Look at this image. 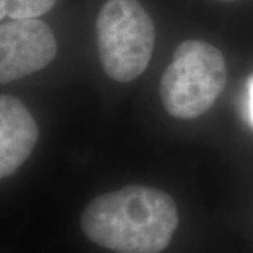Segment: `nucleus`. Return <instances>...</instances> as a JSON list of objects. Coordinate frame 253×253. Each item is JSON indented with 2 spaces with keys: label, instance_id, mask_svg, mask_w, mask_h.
<instances>
[{
  "label": "nucleus",
  "instance_id": "8",
  "mask_svg": "<svg viewBox=\"0 0 253 253\" xmlns=\"http://www.w3.org/2000/svg\"><path fill=\"white\" fill-rule=\"evenodd\" d=\"M221 1H234V0H221Z\"/></svg>",
  "mask_w": 253,
  "mask_h": 253
},
{
  "label": "nucleus",
  "instance_id": "6",
  "mask_svg": "<svg viewBox=\"0 0 253 253\" xmlns=\"http://www.w3.org/2000/svg\"><path fill=\"white\" fill-rule=\"evenodd\" d=\"M58 0H0V17L10 20L37 18L52 9Z\"/></svg>",
  "mask_w": 253,
  "mask_h": 253
},
{
  "label": "nucleus",
  "instance_id": "2",
  "mask_svg": "<svg viewBox=\"0 0 253 253\" xmlns=\"http://www.w3.org/2000/svg\"><path fill=\"white\" fill-rule=\"evenodd\" d=\"M226 79L228 69L221 51L206 41L187 40L176 48L161 78L163 107L180 120L200 117L214 106Z\"/></svg>",
  "mask_w": 253,
  "mask_h": 253
},
{
  "label": "nucleus",
  "instance_id": "5",
  "mask_svg": "<svg viewBox=\"0 0 253 253\" xmlns=\"http://www.w3.org/2000/svg\"><path fill=\"white\" fill-rule=\"evenodd\" d=\"M38 142V126L21 100L0 96V176L6 179L30 158Z\"/></svg>",
  "mask_w": 253,
  "mask_h": 253
},
{
  "label": "nucleus",
  "instance_id": "3",
  "mask_svg": "<svg viewBox=\"0 0 253 253\" xmlns=\"http://www.w3.org/2000/svg\"><path fill=\"white\" fill-rule=\"evenodd\" d=\"M96 37L101 68L113 81H135L151 62L155 26L138 0H107L97 14Z\"/></svg>",
  "mask_w": 253,
  "mask_h": 253
},
{
  "label": "nucleus",
  "instance_id": "1",
  "mask_svg": "<svg viewBox=\"0 0 253 253\" xmlns=\"http://www.w3.org/2000/svg\"><path fill=\"white\" fill-rule=\"evenodd\" d=\"M177 225L174 200L162 190L139 184L100 194L81 217L84 236L116 253H161Z\"/></svg>",
  "mask_w": 253,
  "mask_h": 253
},
{
  "label": "nucleus",
  "instance_id": "7",
  "mask_svg": "<svg viewBox=\"0 0 253 253\" xmlns=\"http://www.w3.org/2000/svg\"><path fill=\"white\" fill-rule=\"evenodd\" d=\"M249 109H251V117H252L253 123V76L249 83Z\"/></svg>",
  "mask_w": 253,
  "mask_h": 253
},
{
  "label": "nucleus",
  "instance_id": "4",
  "mask_svg": "<svg viewBox=\"0 0 253 253\" xmlns=\"http://www.w3.org/2000/svg\"><path fill=\"white\" fill-rule=\"evenodd\" d=\"M54 33L37 18L9 20L0 26V82L7 84L44 69L54 61Z\"/></svg>",
  "mask_w": 253,
  "mask_h": 253
}]
</instances>
